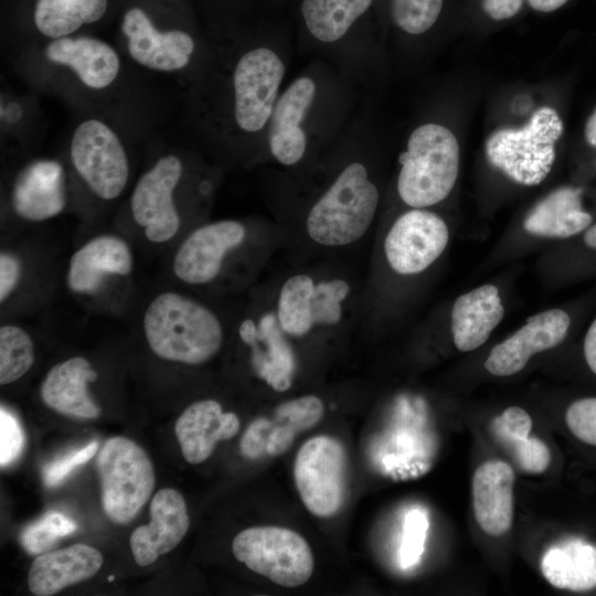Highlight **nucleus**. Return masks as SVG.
<instances>
[{
    "mask_svg": "<svg viewBox=\"0 0 596 596\" xmlns=\"http://www.w3.org/2000/svg\"><path fill=\"white\" fill-rule=\"evenodd\" d=\"M66 139L74 174L95 198L114 201L130 178L132 142L147 138L109 117L77 114Z\"/></svg>",
    "mask_w": 596,
    "mask_h": 596,
    "instance_id": "nucleus-4",
    "label": "nucleus"
},
{
    "mask_svg": "<svg viewBox=\"0 0 596 596\" xmlns=\"http://www.w3.org/2000/svg\"><path fill=\"white\" fill-rule=\"evenodd\" d=\"M67 200L66 166L56 158H36L22 166L12 180L9 194L12 211L32 222L58 215Z\"/></svg>",
    "mask_w": 596,
    "mask_h": 596,
    "instance_id": "nucleus-16",
    "label": "nucleus"
},
{
    "mask_svg": "<svg viewBox=\"0 0 596 596\" xmlns=\"http://www.w3.org/2000/svg\"><path fill=\"white\" fill-rule=\"evenodd\" d=\"M102 564V553L83 543L42 553L29 570V589L36 596L54 595L70 585L91 578Z\"/></svg>",
    "mask_w": 596,
    "mask_h": 596,
    "instance_id": "nucleus-24",
    "label": "nucleus"
},
{
    "mask_svg": "<svg viewBox=\"0 0 596 596\" xmlns=\"http://www.w3.org/2000/svg\"><path fill=\"white\" fill-rule=\"evenodd\" d=\"M151 520L135 529L129 544L135 562L147 566L172 551L184 538L190 518L183 496L172 488L160 489L150 503Z\"/></svg>",
    "mask_w": 596,
    "mask_h": 596,
    "instance_id": "nucleus-19",
    "label": "nucleus"
},
{
    "mask_svg": "<svg viewBox=\"0 0 596 596\" xmlns=\"http://www.w3.org/2000/svg\"><path fill=\"white\" fill-rule=\"evenodd\" d=\"M96 468L104 512L115 523L130 522L155 488V470L149 456L131 439L115 436L102 446Z\"/></svg>",
    "mask_w": 596,
    "mask_h": 596,
    "instance_id": "nucleus-10",
    "label": "nucleus"
},
{
    "mask_svg": "<svg viewBox=\"0 0 596 596\" xmlns=\"http://www.w3.org/2000/svg\"><path fill=\"white\" fill-rule=\"evenodd\" d=\"M131 268V252L123 240L97 236L73 254L66 281L75 292L93 294L99 290L107 275L125 276Z\"/></svg>",
    "mask_w": 596,
    "mask_h": 596,
    "instance_id": "nucleus-25",
    "label": "nucleus"
},
{
    "mask_svg": "<svg viewBox=\"0 0 596 596\" xmlns=\"http://www.w3.org/2000/svg\"><path fill=\"white\" fill-rule=\"evenodd\" d=\"M199 17L216 36L235 35L260 0H191Z\"/></svg>",
    "mask_w": 596,
    "mask_h": 596,
    "instance_id": "nucleus-34",
    "label": "nucleus"
},
{
    "mask_svg": "<svg viewBox=\"0 0 596 596\" xmlns=\"http://www.w3.org/2000/svg\"><path fill=\"white\" fill-rule=\"evenodd\" d=\"M278 319L265 315L258 327L251 319L240 326L241 339L252 350V365L255 373L277 392L287 391L296 371V358L286 341Z\"/></svg>",
    "mask_w": 596,
    "mask_h": 596,
    "instance_id": "nucleus-22",
    "label": "nucleus"
},
{
    "mask_svg": "<svg viewBox=\"0 0 596 596\" xmlns=\"http://www.w3.org/2000/svg\"><path fill=\"white\" fill-rule=\"evenodd\" d=\"M6 57L32 91L61 99L77 114L115 119L149 139L169 110L158 83L98 34H75L26 44Z\"/></svg>",
    "mask_w": 596,
    "mask_h": 596,
    "instance_id": "nucleus-1",
    "label": "nucleus"
},
{
    "mask_svg": "<svg viewBox=\"0 0 596 596\" xmlns=\"http://www.w3.org/2000/svg\"><path fill=\"white\" fill-rule=\"evenodd\" d=\"M584 242L588 247L596 249V223L586 231Z\"/></svg>",
    "mask_w": 596,
    "mask_h": 596,
    "instance_id": "nucleus-48",
    "label": "nucleus"
},
{
    "mask_svg": "<svg viewBox=\"0 0 596 596\" xmlns=\"http://www.w3.org/2000/svg\"><path fill=\"white\" fill-rule=\"evenodd\" d=\"M348 457L342 443L329 435L306 440L294 461V480L307 510L330 518L342 508L347 491Z\"/></svg>",
    "mask_w": 596,
    "mask_h": 596,
    "instance_id": "nucleus-13",
    "label": "nucleus"
},
{
    "mask_svg": "<svg viewBox=\"0 0 596 596\" xmlns=\"http://www.w3.org/2000/svg\"><path fill=\"white\" fill-rule=\"evenodd\" d=\"M245 226L233 220L205 224L194 230L180 245L173 272L183 283L202 285L214 279L226 253L245 238Z\"/></svg>",
    "mask_w": 596,
    "mask_h": 596,
    "instance_id": "nucleus-17",
    "label": "nucleus"
},
{
    "mask_svg": "<svg viewBox=\"0 0 596 596\" xmlns=\"http://www.w3.org/2000/svg\"><path fill=\"white\" fill-rule=\"evenodd\" d=\"M565 422L578 440L596 447V397L573 402L566 409Z\"/></svg>",
    "mask_w": 596,
    "mask_h": 596,
    "instance_id": "nucleus-40",
    "label": "nucleus"
},
{
    "mask_svg": "<svg viewBox=\"0 0 596 596\" xmlns=\"http://www.w3.org/2000/svg\"><path fill=\"white\" fill-rule=\"evenodd\" d=\"M571 326L562 309H549L532 316L513 334L498 343L485 361L486 370L496 376L520 372L532 355L558 345Z\"/></svg>",
    "mask_w": 596,
    "mask_h": 596,
    "instance_id": "nucleus-18",
    "label": "nucleus"
},
{
    "mask_svg": "<svg viewBox=\"0 0 596 596\" xmlns=\"http://www.w3.org/2000/svg\"><path fill=\"white\" fill-rule=\"evenodd\" d=\"M45 118L40 94L4 87L0 94V139L8 153H22L43 138Z\"/></svg>",
    "mask_w": 596,
    "mask_h": 596,
    "instance_id": "nucleus-29",
    "label": "nucleus"
},
{
    "mask_svg": "<svg viewBox=\"0 0 596 596\" xmlns=\"http://www.w3.org/2000/svg\"><path fill=\"white\" fill-rule=\"evenodd\" d=\"M584 355L590 371L596 374V319L586 332L584 340Z\"/></svg>",
    "mask_w": 596,
    "mask_h": 596,
    "instance_id": "nucleus-45",
    "label": "nucleus"
},
{
    "mask_svg": "<svg viewBox=\"0 0 596 596\" xmlns=\"http://www.w3.org/2000/svg\"><path fill=\"white\" fill-rule=\"evenodd\" d=\"M490 428L494 439L523 472L539 475L547 469L551 451L544 441L530 436L532 419L523 408H505L492 419Z\"/></svg>",
    "mask_w": 596,
    "mask_h": 596,
    "instance_id": "nucleus-30",
    "label": "nucleus"
},
{
    "mask_svg": "<svg viewBox=\"0 0 596 596\" xmlns=\"http://www.w3.org/2000/svg\"><path fill=\"white\" fill-rule=\"evenodd\" d=\"M428 529L426 514L418 510H411L405 515L400 558L403 567L415 565L423 551Z\"/></svg>",
    "mask_w": 596,
    "mask_h": 596,
    "instance_id": "nucleus-39",
    "label": "nucleus"
},
{
    "mask_svg": "<svg viewBox=\"0 0 596 596\" xmlns=\"http://www.w3.org/2000/svg\"><path fill=\"white\" fill-rule=\"evenodd\" d=\"M324 406L316 395H304L277 405L273 417L254 419L240 443L242 455L248 459L285 454L300 433L310 429L322 418Z\"/></svg>",
    "mask_w": 596,
    "mask_h": 596,
    "instance_id": "nucleus-15",
    "label": "nucleus"
},
{
    "mask_svg": "<svg viewBox=\"0 0 596 596\" xmlns=\"http://www.w3.org/2000/svg\"><path fill=\"white\" fill-rule=\"evenodd\" d=\"M75 530L73 520L61 512L51 511L26 526L20 535V542L29 554L40 555Z\"/></svg>",
    "mask_w": 596,
    "mask_h": 596,
    "instance_id": "nucleus-37",
    "label": "nucleus"
},
{
    "mask_svg": "<svg viewBox=\"0 0 596 596\" xmlns=\"http://www.w3.org/2000/svg\"><path fill=\"white\" fill-rule=\"evenodd\" d=\"M541 570L556 588L589 590L596 587V546L579 540L552 546L543 556Z\"/></svg>",
    "mask_w": 596,
    "mask_h": 596,
    "instance_id": "nucleus-31",
    "label": "nucleus"
},
{
    "mask_svg": "<svg viewBox=\"0 0 596 596\" xmlns=\"http://www.w3.org/2000/svg\"><path fill=\"white\" fill-rule=\"evenodd\" d=\"M444 0H389L393 23L403 32L419 35L438 20Z\"/></svg>",
    "mask_w": 596,
    "mask_h": 596,
    "instance_id": "nucleus-36",
    "label": "nucleus"
},
{
    "mask_svg": "<svg viewBox=\"0 0 596 596\" xmlns=\"http://www.w3.org/2000/svg\"><path fill=\"white\" fill-rule=\"evenodd\" d=\"M111 42L141 74L184 91L210 56L191 0H121Z\"/></svg>",
    "mask_w": 596,
    "mask_h": 596,
    "instance_id": "nucleus-3",
    "label": "nucleus"
},
{
    "mask_svg": "<svg viewBox=\"0 0 596 596\" xmlns=\"http://www.w3.org/2000/svg\"><path fill=\"white\" fill-rule=\"evenodd\" d=\"M448 241V226L439 215L411 210L390 228L384 241L385 257L400 275L419 274L443 254Z\"/></svg>",
    "mask_w": 596,
    "mask_h": 596,
    "instance_id": "nucleus-14",
    "label": "nucleus"
},
{
    "mask_svg": "<svg viewBox=\"0 0 596 596\" xmlns=\"http://www.w3.org/2000/svg\"><path fill=\"white\" fill-rule=\"evenodd\" d=\"M234 557L273 583L295 588L309 581L315 560L304 536L278 525L252 526L232 542Z\"/></svg>",
    "mask_w": 596,
    "mask_h": 596,
    "instance_id": "nucleus-11",
    "label": "nucleus"
},
{
    "mask_svg": "<svg viewBox=\"0 0 596 596\" xmlns=\"http://www.w3.org/2000/svg\"><path fill=\"white\" fill-rule=\"evenodd\" d=\"M240 427L236 414L224 413L221 404L214 400H201L181 413L174 433L184 459L198 465L213 454L217 443L233 438Z\"/></svg>",
    "mask_w": 596,
    "mask_h": 596,
    "instance_id": "nucleus-20",
    "label": "nucleus"
},
{
    "mask_svg": "<svg viewBox=\"0 0 596 596\" xmlns=\"http://www.w3.org/2000/svg\"><path fill=\"white\" fill-rule=\"evenodd\" d=\"M114 578H115V576H114V575H110V576H108L107 579H108L109 582H111V581H114Z\"/></svg>",
    "mask_w": 596,
    "mask_h": 596,
    "instance_id": "nucleus-49",
    "label": "nucleus"
},
{
    "mask_svg": "<svg viewBox=\"0 0 596 596\" xmlns=\"http://www.w3.org/2000/svg\"><path fill=\"white\" fill-rule=\"evenodd\" d=\"M34 361V347L26 331L17 326L0 329V384L22 377Z\"/></svg>",
    "mask_w": 596,
    "mask_h": 596,
    "instance_id": "nucleus-35",
    "label": "nucleus"
},
{
    "mask_svg": "<svg viewBox=\"0 0 596 596\" xmlns=\"http://www.w3.org/2000/svg\"><path fill=\"white\" fill-rule=\"evenodd\" d=\"M21 275V265L11 254L0 255V300L3 302L14 289Z\"/></svg>",
    "mask_w": 596,
    "mask_h": 596,
    "instance_id": "nucleus-43",
    "label": "nucleus"
},
{
    "mask_svg": "<svg viewBox=\"0 0 596 596\" xmlns=\"http://www.w3.org/2000/svg\"><path fill=\"white\" fill-rule=\"evenodd\" d=\"M315 95V82L301 76L277 99L270 117L268 143L274 158L285 166L299 162L305 155L307 139L301 123Z\"/></svg>",
    "mask_w": 596,
    "mask_h": 596,
    "instance_id": "nucleus-21",
    "label": "nucleus"
},
{
    "mask_svg": "<svg viewBox=\"0 0 596 596\" xmlns=\"http://www.w3.org/2000/svg\"><path fill=\"white\" fill-rule=\"evenodd\" d=\"M349 292L350 286L343 279H332L316 284L311 300L313 326L338 323L342 317V302Z\"/></svg>",
    "mask_w": 596,
    "mask_h": 596,
    "instance_id": "nucleus-38",
    "label": "nucleus"
},
{
    "mask_svg": "<svg viewBox=\"0 0 596 596\" xmlns=\"http://www.w3.org/2000/svg\"><path fill=\"white\" fill-rule=\"evenodd\" d=\"M24 445V435L20 423L8 409L0 408V465L6 467L20 455Z\"/></svg>",
    "mask_w": 596,
    "mask_h": 596,
    "instance_id": "nucleus-41",
    "label": "nucleus"
},
{
    "mask_svg": "<svg viewBox=\"0 0 596 596\" xmlns=\"http://www.w3.org/2000/svg\"><path fill=\"white\" fill-rule=\"evenodd\" d=\"M97 379L89 362L74 356L54 365L41 385V398L55 412L92 419L100 414L99 406L87 392V383Z\"/></svg>",
    "mask_w": 596,
    "mask_h": 596,
    "instance_id": "nucleus-26",
    "label": "nucleus"
},
{
    "mask_svg": "<svg viewBox=\"0 0 596 596\" xmlns=\"http://www.w3.org/2000/svg\"><path fill=\"white\" fill-rule=\"evenodd\" d=\"M373 3L374 0H300L299 14L313 39L334 43L368 14Z\"/></svg>",
    "mask_w": 596,
    "mask_h": 596,
    "instance_id": "nucleus-32",
    "label": "nucleus"
},
{
    "mask_svg": "<svg viewBox=\"0 0 596 596\" xmlns=\"http://www.w3.org/2000/svg\"><path fill=\"white\" fill-rule=\"evenodd\" d=\"M121 0H1L4 53L75 34L110 31Z\"/></svg>",
    "mask_w": 596,
    "mask_h": 596,
    "instance_id": "nucleus-5",
    "label": "nucleus"
},
{
    "mask_svg": "<svg viewBox=\"0 0 596 596\" xmlns=\"http://www.w3.org/2000/svg\"><path fill=\"white\" fill-rule=\"evenodd\" d=\"M400 163L397 191L402 201L415 209L432 206L443 201L456 183L458 141L441 125H422L411 134Z\"/></svg>",
    "mask_w": 596,
    "mask_h": 596,
    "instance_id": "nucleus-7",
    "label": "nucleus"
},
{
    "mask_svg": "<svg viewBox=\"0 0 596 596\" xmlns=\"http://www.w3.org/2000/svg\"><path fill=\"white\" fill-rule=\"evenodd\" d=\"M485 11L494 20L514 17L522 8V0H482Z\"/></svg>",
    "mask_w": 596,
    "mask_h": 596,
    "instance_id": "nucleus-44",
    "label": "nucleus"
},
{
    "mask_svg": "<svg viewBox=\"0 0 596 596\" xmlns=\"http://www.w3.org/2000/svg\"><path fill=\"white\" fill-rule=\"evenodd\" d=\"M567 1L568 0H528L531 8H533L536 11H541V12L554 11V10L561 8Z\"/></svg>",
    "mask_w": 596,
    "mask_h": 596,
    "instance_id": "nucleus-46",
    "label": "nucleus"
},
{
    "mask_svg": "<svg viewBox=\"0 0 596 596\" xmlns=\"http://www.w3.org/2000/svg\"><path fill=\"white\" fill-rule=\"evenodd\" d=\"M379 204V192L360 162L347 166L310 209L306 228L324 246L356 242L369 230Z\"/></svg>",
    "mask_w": 596,
    "mask_h": 596,
    "instance_id": "nucleus-8",
    "label": "nucleus"
},
{
    "mask_svg": "<svg viewBox=\"0 0 596 596\" xmlns=\"http://www.w3.org/2000/svg\"><path fill=\"white\" fill-rule=\"evenodd\" d=\"M585 137L587 142L596 148V109L586 124Z\"/></svg>",
    "mask_w": 596,
    "mask_h": 596,
    "instance_id": "nucleus-47",
    "label": "nucleus"
},
{
    "mask_svg": "<svg viewBox=\"0 0 596 596\" xmlns=\"http://www.w3.org/2000/svg\"><path fill=\"white\" fill-rule=\"evenodd\" d=\"M513 468L501 460L480 465L472 478V505L479 526L491 536L508 532L513 519Z\"/></svg>",
    "mask_w": 596,
    "mask_h": 596,
    "instance_id": "nucleus-23",
    "label": "nucleus"
},
{
    "mask_svg": "<svg viewBox=\"0 0 596 596\" xmlns=\"http://www.w3.org/2000/svg\"><path fill=\"white\" fill-rule=\"evenodd\" d=\"M212 54L184 91V114L213 139L235 141L262 131L278 99L285 64L267 46Z\"/></svg>",
    "mask_w": 596,
    "mask_h": 596,
    "instance_id": "nucleus-2",
    "label": "nucleus"
},
{
    "mask_svg": "<svg viewBox=\"0 0 596 596\" xmlns=\"http://www.w3.org/2000/svg\"><path fill=\"white\" fill-rule=\"evenodd\" d=\"M98 450V443L92 441L67 456L47 464L43 471V480L47 487H55L61 483L76 467L87 462Z\"/></svg>",
    "mask_w": 596,
    "mask_h": 596,
    "instance_id": "nucleus-42",
    "label": "nucleus"
},
{
    "mask_svg": "<svg viewBox=\"0 0 596 596\" xmlns=\"http://www.w3.org/2000/svg\"><path fill=\"white\" fill-rule=\"evenodd\" d=\"M499 289L482 285L459 296L451 310V333L459 351L468 352L482 345L503 318Z\"/></svg>",
    "mask_w": 596,
    "mask_h": 596,
    "instance_id": "nucleus-27",
    "label": "nucleus"
},
{
    "mask_svg": "<svg viewBox=\"0 0 596 596\" xmlns=\"http://www.w3.org/2000/svg\"><path fill=\"white\" fill-rule=\"evenodd\" d=\"M562 132L558 114L551 107H541L524 127L494 131L486 141V158L515 183L536 185L552 169L555 142Z\"/></svg>",
    "mask_w": 596,
    "mask_h": 596,
    "instance_id": "nucleus-9",
    "label": "nucleus"
},
{
    "mask_svg": "<svg viewBox=\"0 0 596 596\" xmlns=\"http://www.w3.org/2000/svg\"><path fill=\"white\" fill-rule=\"evenodd\" d=\"M185 171L182 151L164 147L132 189L129 199L131 216L153 243L171 240L180 228L177 193Z\"/></svg>",
    "mask_w": 596,
    "mask_h": 596,
    "instance_id": "nucleus-12",
    "label": "nucleus"
},
{
    "mask_svg": "<svg viewBox=\"0 0 596 596\" xmlns=\"http://www.w3.org/2000/svg\"><path fill=\"white\" fill-rule=\"evenodd\" d=\"M313 279L305 274L289 277L283 285L277 306V319L287 334L302 337L313 326L311 300L315 289Z\"/></svg>",
    "mask_w": 596,
    "mask_h": 596,
    "instance_id": "nucleus-33",
    "label": "nucleus"
},
{
    "mask_svg": "<svg viewBox=\"0 0 596 596\" xmlns=\"http://www.w3.org/2000/svg\"><path fill=\"white\" fill-rule=\"evenodd\" d=\"M143 331L152 352L168 361L199 365L212 359L223 344L217 317L183 295L166 291L148 306Z\"/></svg>",
    "mask_w": 596,
    "mask_h": 596,
    "instance_id": "nucleus-6",
    "label": "nucleus"
},
{
    "mask_svg": "<svg viewBox=\"0 0 596 596\" xmlns=\"http://www.w3.org/2000/svg\"><path fill=\"white\" fill-rule=\"evenodd\" d=\"M581 189L571 187L552 191L528 213L523 227L535 236L568 238L586 230L592 215L583 210Z\"/></svg>",
    "mask_w": 596,
    "mask_h": 596,
    "instance_id": "nucleus-28",
    "label": "nucleus"
}]
</instances>
